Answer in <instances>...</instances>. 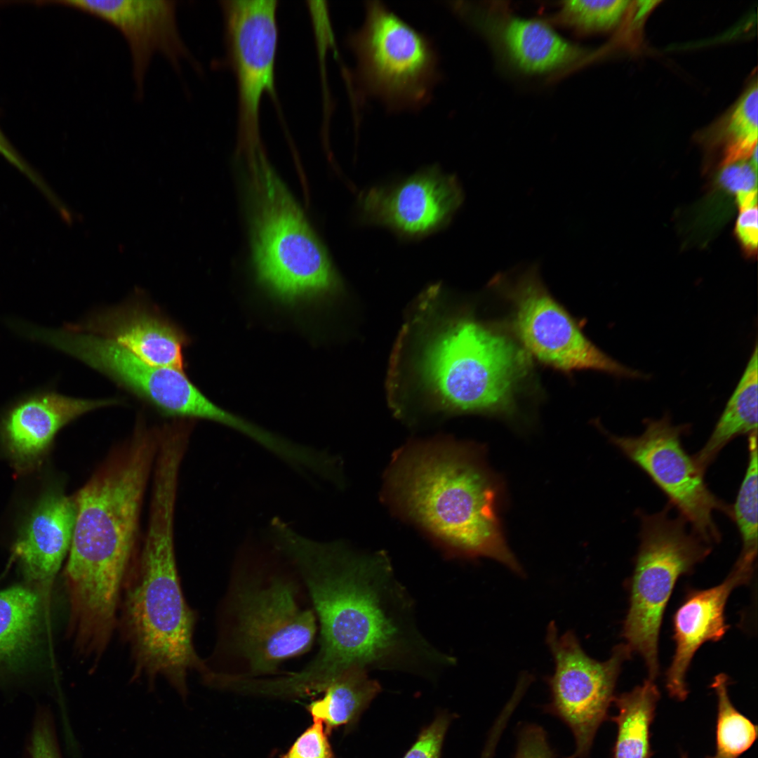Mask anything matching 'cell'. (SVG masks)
Segmentation results:
<instances>
[{
	"mask_svg": "<svg viewBox=\"0 0 758 758\" xmlns=\"http://www.w3.org/2000/svg\"><path fill=\"white\" fill-rule=\"evenodd\" d=\"M450 721L448 714H439L421 731L404 758H441V748Z\"/></svg>",
	"mask_w": 758,
	"mask_h": 758,
	"instance_id": "obj_31",
	"label": "cell"
},
{
	"mask_svg": "<svg viewBox=\"0 0 758 758\" xmlns=\"http://www.w3.org/2000/svg\"><path fill=\"white\" fill-rule=\"evenodd\" d=\"M40 600L27 587L0 591V666H13L28 656L37 638Z\"/></svg>",
	"mask_w": 758,
	"mask_h": 758,
	"instance_id": "obj_23",
	"label": "cell"
},
{
	"mask_svg": "<svg viewBox=\"0 0 758 758\" xmlns=\"http://www.w3.org/2000/svg\"><path fill=\"white\" fill-rule=\"evenodd\" d=\"M175 0H65L40 1L72 7L100 18L123 34L130 52L135 95H143L149 66L162 55L180 74L183 60L192 61L180 32Z\"/></svg>",
	"mask_w": 758,
	"mask_h": 758,
	"instance_id": "obj_16",
	"label": "cell"
},
{
	"mask_svg": "<svg viewBox=\"0 0 758 758\" xmlns=\"http://www.w3.org/2000/svg\"><path fill=\"white\" fill-rule=\"evenodd\" d=\"M473 16L475 24L495 39L508 61L524 72L571 69L586 57L583 48L563 39L543 21L505 13Z\"/></svg>",
	"mask_w": 758,
	"mask_h": 758,
	"instance_id": "obj_20",
	"label": "cell"
},
{
	"mask_svg": "<svg viewBox=\"0 0 758 758\" xmlns=\"http://www.w3.org/2000/svg\"><path fill=\"white\" fill-rule=\"evenodd\" d=\"M757 345L735 391L727 402L709 439L693 456L704 472L719 452L733 438L757 433Z\"/></svg>",
	"mask_w": 758,
	"mask_h": 758,
	"instance_id": "obj_22",
	"label": "cell"
},
{
	"mask_svg": "<svg viewBox=\"0 0 758 758\" xmlns=\"http://www.w3.org/2000/svg\"><path fill=\"white\" fill-rule=\"evenodd\" d=\"M711 685L717 698L716 750L707 758H739L755 742L757 726L732 704L726 674H717Z\"/></svg>",
	"mask_w": 758,
	"mask_h": 758,
	"instance_id": "obj_26",
	"label": "cell"
},
{
	"mask_svg": "<svg viewBox=\"0 0 758 758\" xmlns=\"http://www.w3.org/2000/svg\"><path fill=\"white\" fill-rule=\"evenodd\" d=\"M29 755L30 758H61L52 724L46 717L34 725Z\"/></svg>",
	"mask_w": 758,
	"mask_h": 758,
	"instance_id": "obj_34",
	"label": "cell"
},
{
	"mask_svg": "<svg viewBox=\"0 0 758 758\" xmlns=\"http://www.w3.org/2000/svg\"><path fill=\"white\" fill-rule=\"evenodd\" d=\"M159 434V426L149 427L139 416L130 438L74 496L65 575L69 625L82 637L104 639L116 630L125 580L140 547V514Z\"/></svg>",
	"mask_w": 758,
	"mask_h": 758,
	"instance_id": "obj_2",
	"label": "cell"
},
{
	"mask_svg": "<svg viewBox=\"0 0 758 758\" xmlns=\"http://www.w3.org/2000/svg\"><path fill=\"white\" fill-rule=\"evenodd\" d=\"M463 199L457 178L432 166L399 182L364 192L359 198L360 218L403 237H420L446 225Z\"/></svg>",
	"mask_w": 758,
	"mask_h": 758,
	"instance_id": "obj_15",
	"label": "cell"
},
{
	"mask_svg": "<svg viewBox=\"0 0 758 758\" xmlns=\"http://www.w3.org/2000/svg\"><path fill=\"white\" fill-rule=\"evenodd\" d=\"M546 643L554 663L547 679L551 702L547 709L571 729L576 743L571 758H585L606 719L621 665L631 651L625 644L618 645L608 660L598 661L585 653L573 631L559 634L554 622L547 626Z\"/></svg>",
	"mask_w": 758,
	"mask_h": 758,
	"instance_id": "obj_11",
	"label": "cell"
},
{
	"mask_svg": "<svg viewBox=\"0 0 758 758\" xmlns=\"http://www.w3.org/2000/svg\"><path fill=\"white\" fill-rule=\"evenodd\" d=\"M0 152L5 155L7 158L13 161H18V158L16 156L15 152L12 149V147L9 144L7 138L3 133L0 127Z\"/></svg>",
	"mask_w": 758,
	"mask_h": 758,
	"instance_id": "obj_36",
	"label": "cell"
},
{
	"mask_svg": "<svg viewBox=\"0 0 758 758\" xmlns=\"http://www.w3.org/2000/svg\"><path fill=\"white\" fill-rule=\"evenodd\" d=\"M277 548L302 575L320 623V647L302 670L277 678L282 696L323 692L351 670L432 674L453 665L420 633L413 602L383 552H359L307 538L286 524Z\"/></svg>",
	"mask_w": 758,
	"mask_h": 758,
	"instance_id": "obj_1",
	"label": "cell"
},
{
	"mask_svg": "<svg viewBox=\"0 0 758 758\" xmlns=\"http://www.w3.org/2000/svg\"><path fill=\"white\" fill-rule=\"evenodd\" d=\"M366 93L393 109H416L438 78L431 41L378 1H367L365 21L349 38Z\"/></svg>",
	"mask_w": 758,
	"mask_h": 758,
	"instance_id": "obj_9",
	"label": "cell"
},
{
	"mask_svg": "<svg viewBox=\"0 0 758 758\" xmlns=\"http://www.w3.org/2000/svg\"><path fill=\"white\" fill-rule=\"evenodd\" d=\"M736 223V232L743 244L750 251L757 246V201L743 206Z\"/></svg>",
	"mask_w": 758,
	"mask_h": 758,
	"instance_id": "obj_35",
	"label": "cell"
},
{
	"mask_svg": "<svg viewBox=\"0 0 758 758\" xmlns=\"http://www.w3.org/2000/svg\"><path fill=\"white\" fill-rule=\"evenodd\" d=\"M639 517L640 544L623 635L630 651L643 658L653 681L659 670V631L674 586L679 576L707 556L710 548L694 532H689L684 518L670 516L669 506Z\"/></svg>",
	"mask_w": 758,
	"mask_h": 758,
	"instance_id": "obj_7",
	"label": "cell"
},
{
	"mask_svg": "<svg viewBox=\"0 0 758 758\" xmlns=\"http://www.w3.org/2000/svg\"><path fill=\"white\" fill-rule=\"evenodd\" d=\"M252 200L255 277L276 300L314 303L335 295L340 281L324 247L265 153L245 161Z\"/></svg>",
	"mask_w": 758,
	"mask_h": 758,
	"instance_id": "obj_5",
	"label": "cell"
},
{
	"mask_svg": "<svg viewBox=\"0 0 758 758\" xmlns=\"http://www.w3.org/2000/svg\"><path fill=\"white\" fill-rule=\"evenodd\" d=\"M293 585L279 579L239 594L237 637L255 674L273 672L283 660L307 651L317 625L312 611L300 608Z\"/></svg>",
	"mask_w": 758,
	"mask_h": 758,
	"instance_id": "obj_14",
	"label": "cell"
},
{
	"mask_svg": "<svg viewBox=\"0 0 758 758\" xmlns=\"http://www.w3.org/2000/svg\"><path fill=\"white\" fill-rule=\"evenodd\" d=\"M77 514L74 498L52 493L31 514L14 547L27 577L48 588L69 552Z\"/></svg>",
	"mask_w": 758,
	"mask_h": 758,
	"instance_id": "obj_21",
	"label": "cell"
},
{
	"mask_svg": "<svg viewBox=\"0 0 758 758\" xmlns=\"http://www.w3.org/2000/svg\"><path fill=\"white\" fill-rule=\"evenodd\" d=\"M175 486L152 487L147 532L123 588L117 627L128 646L131 680L152 686L163 678L187 696V677L206 665L197 656L193 634L196 613L187 604L178 571L174 544Z\"/></svg>",
	"mask_w": 758,
	"mask_h": 758,
	"instance_id": "obj_4",
	"label": "cell"
},
{
	"mask_svg": "<svg viewBox=\"0 0 758 758\" xmlns=\"http://www.w3.org/2000/svg\"><path fill=\"white\" fill-rule=\"evenodd\" d=\"M425 378L450 411L510 415L528 371V354L511 338L472 318L452 320L425 349Z\"/></svg>",
	"mask_w": 758,
	"mask_h": 758,
	"instance_id": "obj_6",
	"label": "cell"
},
{
	"mask_svg": "<svg viewBox=\"0 0 758 758\" xmlns=\"http://www.w3.org/2000/svg\"><path fill=\"white\" fill-rule=\"evenodd\" d=\"M490 286L512 304L514 331L522 348L540 363L566 373L592 370L646 378L610 357L583 334L545 286L538 262L498 273Z\"/></svg>",
	"mask_w": 758,
	"mask_h": 758,
	"instance_id": "obj_8",
	"label": "cell"
},
{
	"mask_svg": "<svg viewBox=\"0 0 758 758\" xmlns=\"http://www.w3.org/2000/svg\"><path fill=\"white\" fill-rule=\"evenodd\" d=\"M227 57L238 91L237 151L262 146L260 107L274 89L277 0H222Z\"/></svg>",
	"mask_w": 758,
	"mask_h": 758,
	"instance_id": "obj_13",
	"label": "cell"
},
{
	"mask_svg": "<svg viewBox=\"0 0 758 758\" xmlns=\"http://www.w3.org/2000/svg\"><path fill=\"white\" fill-rule=\"evenodd\" d=\"M680 758H689V757H688V755L686 754L683 753V754H681Z\"/></svg>",
	"mask_w": 758,
	"mask_h": 758,
	"instance_id": "obj_37",
	"label": "cell"
},
{
	"mask_svg": "<svg viewBox=\"0 0 758 758\" xmlns=\"http://www.w3.org/2000/svg\"><path fill=\"white\" fill-rule=\"evenodd\" d=\"M659 698V690L649 679L614 697L618 713L611 717L617 726L613 758H651L650 729Z\"/></svg>",
	"mask_w": 758,
	"mask_h": 758,
	"instance_id": "obj_24",
	"label": "cell"
},
{
	"mask_svg": "<svg viewBox=\"0 0 758 758\" xmlns=\"http://www.w3.org/2000/svg\"><path fill=\"white\" fill-rule=\"evenodd\" d=\"M380 689L367 671L351 670L331 683L324 690V696L307 708L312 719L320 721L329 735L340 726H353Z\"/></svg>",
	"mask_w": 758,
	"mask_h": 758,
	"instance_id": "obj_25",
	"label": "cell"
},
{
	"mask_svg": "<svg viewBox=\"0 0 758 758\" xmlns=\"http://www.w3.org/2000/svg\"><path fill=\"white\" fill-rule=\"evenodd\" d=\"M686 425H672L667 415L646 421L637 437L610 435L611 441L644 471L689 522L693 532L707 543L718 542L719 531L713 512L732 517V508L707 488L703 472L684 451L681 441Z\"/></svg>",
	"mask_w": 758,
	"mask_h": 758,
	"instance_id": "obj_12",
	"label": "cell"
},
{
	"mask_svg": "<svg viewBox=\"0 0 758 758\" xmlns=\"http://www.w3.org/2000/svg\"><path fill=\"white\" fill-rule=\"evenodd\" d=\"M515 758H554L545 733L540 726L531 724L522 729Z\"/></svg>",
	"mask_w": 758,
	"mask_h": 758,
	"instance_id": "obj_33",
	"label": "cell"
},
{
	"mask_svg": "<svg viewBox=\"0 0 758 758\" xmlns=\"http://www.w3.org/2000/svg\"><path fill=\"white\" fill-rule=\"evenodd\" d=\"M482 455L448 439L408 444L392 458L385 495L449 554L491 558L521 575L502 531L500 485Z\"/></svg>",
	"mask_w": 758,
	"mask_h": 758,
	"instance_id": "obj_3",
	"label": "cell"
},
{
	"mask_svg": "<svg viewBox=\"0 0 758 758\" xmlns=\"http://www.w3.org/2000/svg\"><path fill=\"white\" fill-rule=\"evenodd\" d=\"M25 334L105 374L164 415L227 427L235 422V415L208 399L184 371L149 364L112 340L67 326L48 329L29 325Z\"/></svg>",
	"mask_w": 758,
	"mask_h": 758,
	"instance_id": "obj_10",
	"label": "cell"
},
{
	"mask_svg": "<svg viewBox=\"0 0 758 758\" xmlns=\"http://www.w3.org/2000/svg\"><path fill=\"white\" fill-rule=\"evenodd\" d=\"M281 758H336L324 724L313 720L312 724L294 741Z\"/></svg>",
	"mask_w": 758,
	"mask_h": 758,
	"instance_id": "obj_30",
	"label": "cell"
},
{
	"mask_svg": "<svg viewBox=\"0 0 758 758\" xmlns=\"http://www.w3.org/2000/svg\"><path fill=\"white\" fill-rule=\"evenodd\" d=\"M758 88L755 83L725 119L719 141L723 166L750 158L757 147Z\"/></svg>",
	"mask_w": 758,
	"mask_h": 758,
	"instance_id": "obj_27",
	"label": "cell"
},
{
	"mask_svg": "<svg viewBox=\"0 0 758 758\" xmlns=\"http://www.w3.org/2000/svg\"><path fill=\"white\" fill-rule=\"evenodd\" d=\"M747 467L736 503L732 517L742 540V550L737 560L754 566L757 554V434L749 436Z\"/></svg>",
	"mask_w": 758,
	"mask_h": 758,
	"instance_id": "obj_28",
	"label": "cell"
},
{
	"mask_svg": "<svg viewBox=\"0 0 758 758\" xmlns=\"http://www.w3.org/2000/svg\"><path fill=\"white\" fill-rule=\"evenodd\" d=\"M757 169L750 162L744 161L731 164L724 166L719 180L737 199L757 193Z\"/></svg>",
	"mask_w": 758,
	"mask_h": 758,
	"instance_id": "obj_32",
	"label": "cell"
},
{
	"mask_svg": "<svg viewBox=\"0 0 758 758\" xmlns=\"http://www.w3.org/2000/svg\"><path fill=\"white\" fill-rule=\"evenodd\" d=\"M753 571L736 565L719 585L692 590L674 616L676 644L672 661L666 673V688L672 698L683 701L688 695L686 674L698 648L706 641L720 640L729 626L724 616L732 590L748 582Z\"/></svg>",
	"mask_w": 758,
	"mask_h": 758,
	"instance_id": "obj_18",
	"label": "cell"
},
{
	"mask_svg": "<svg viewBox=\"0 0 758 758\" xmlns=\"http://www.w3.org/2000/svg\"><path fill=\"white\" fill-rule=\"evenodd\" d=\"M66 326L112 340L149 364L184 371L190 338L151 305L134 301Z\"/></svg>",
	"mask_w": 758,
	"mask_h": 758,
	"instance_id": "obj_17",
	"label": "cell"
},
{
	"mask_svg": "<svg viewBox=\"0 0 758 758\" xmlns=\"http://www.w3.org/2000/svg\"><path fill=\"white\" fill-rule=\"evenodd\" d=\"M117 403L114 399H84L50 389L38 390L18 397L4 410L0 433L17 460H32L67 424L89 411Z\"/></svg>",
	"mask_w": 758,
	"mask_h": 758,
	"instance_id": "obj_19",
	"label": "cell"
},
{
	"mask_svg": "<svg viewBox=\"0 0 758 758\" xmlns=\"http://www.w3.org/2000/svg\"><path fill=\"white\" fill-rule=\"evenodd\" d=\"M630 3L627 0L565 1L553 20L580 34L607 30L620 21Z\"/></svg>",
	"mask_w": 758,
	"mask_h": 758,
	"instance_id": "obj_29",
	"label": "cell"
}]
</instances>
